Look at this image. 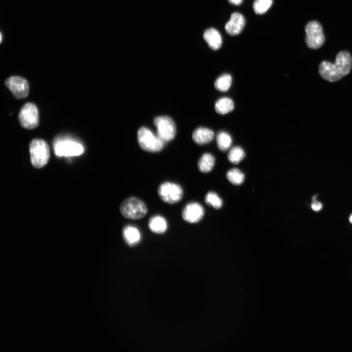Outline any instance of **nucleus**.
Returning <instances> with one entry per match:
<instances>
[{"mask_svg":"<svg viewBox=\"0 0 352 352\" xmlns=\"http://www.w3.org/2000/svg\"><path fill=\"white\" fill-rule=\"evenodd\" d=\"M352 67V58L349 52H339L334 64L327 61L322 62L319 66L320 76L329 82H336L348 75Z\"/></svg>","mask_w":352,"mask_h":352,"instance_id":"nucleus-1","label":"nucleus"},{"mask_svg":"<svg viewBox=\"0 0 352 352\" xmlns=\"http://www.w3.org/2000/svg\"><path fill=\"white\" fill-rule=\"evenodd\" d=\"M120 211L125 218L138 220L145 217L148 213L146 204L140 199L132 197L125 199L120 206Z\"/></svg>","mask_w":352,"mask_h":352,"instance_id":"nucleus-2","label":"nucleus"},{"mask_svg":"<svg viewBox=\"0 0 352 352\" xmlns=\"http://www.w3.org/2000/svg\"><path fill=\"white\" fill-rule=\"evenodd\" d=\"M137 139L140 147L149 152L161 151L165 144L158 134H155L150 129L145 127L138 130Z\"/></svg>","mask_w":352,"mask_h":352,"instance_id":"nucleus-3","label":"nucleus"},{"mask_svg":"<svg viewBox=\"0 0 352 352\" xmlns=\"http://www.w3.org/2000/svg\"><path fill=\"white\" fill-rule=\"evenodd\" d=\"M30 152L31 163L35 168L44 167L49 161L50 148L48 144L43 139L33 140L30 145Z\"/></svg>","mask_w":352,"mask_h":352,"instance_id":"nucleus-4","label":"nucleus"},{"mask_svg":"<svg viewBox=\"0 0 352 352\" xmlns=\"http://www.w3.org/2000/svg\"><path fill=\"white\" fill-rule=\"evenodd\" d=\"M158 194L164 202L173 204L178 203L182 200L184 190L182 186L177 183L166 182L160 185Z\"/></svg>","mask_w":352,"mask_h":352,"instance_id":"nucleus-5","label":"nucleus"},{"mask_svg":"<svg viewBox=\"0 0 352 352\" xmlns=\"http://www.w3.org/2000/svg\"><path fill=\"white\" fill-rule=\"evenodd\" d=\"M306 43L309 48L317 49L324 43L325 37L321 25L317 21H311L305 28Z\"/></svg>","mask_w":352,"mask_h":352,"instance_id":"nucleus-6","label":"nucleus"},{"mask_svg":"<svg viewBox=\"0 0 352 352\" xmlns=\"http://www.w3.org/2000/svg\"><path fill=\"white\" fill-rule=\"evenodd\" d=\"M154 123L157 129V134L165 143L175 137L176 127L174 122L170 117H157L154 119Z\"/></svg>","mask_w":352,"mask_h":352,"instance_id":"nucleus-7","label":"nucleus"},{"mask_svg":"<svg viewBox=\"0 0 352 352\" xmlns=\"http://www.w3.org/2000/svg\"><path fill=\"white\" fill-rule=\"evenodd\" d=\"M19 119L22 126L27 129H34L39 124V113L36 105L32 103L25 104L21 109Z\"/></svg>","mask_w":352,"mask_h":352,"instance_id":"nucleus-8","label":"nucleus"},{"mask_svg":"<svg viewBox=\"0 0 352 352\" xmlns=\"http://www.w3.org/2000/svg\"><path fill=\"white\" fill-rule=\"evenodd\" d=\"M6 87L13 95L18 99H22L28 97L29 86L25 79L20 77H12L5 82Z\"/></svg>","mask_w":352,"mask_h":352,"instance_id":"nucleus-9","label":"nucleus"},{"mask_svg":"<svg viewBox=\"0 0 352 352\" xmlns=\"http://www.w3.org/2000/svg\"><path fill=\"white\" fill-rule=\"evenodd\" d=\"M204 214V209L199 203L191 202L187 204L182 211L183 220L190 224L197 223L203 218Z\"/></svg>","mask_w":352,"mask_h":352,"instance_id":"nucleus-10","label":"nucleus"},{"mask_svg":"<svg viewBox=\"0 0 352 352\" xmlns=\"http://www.w3.org/2000/svg\"><path fill=\"white\" fill-rule=\"evenodd\" d=\"M54 150L57 156L66 157L79 156L84 151V149L81 145L68 140L57 143Z\"/></svg>","mask_w":352,"mask_h":352,"instance_id":"nucleus-11","label":"nucleus"},{"mask_svg":"<svg viewBox=\"0 0 352 352\" xmlns=\"http://www.w3.org/2000/svg\"><path fill=\"white\" fill-rule=\"evenodd\" d=\"M245 24V19L241 14L234 13L225 26L226 32L232 36L238 35L243 31Z\"/></svg>","mask_w":352,"mask_h":352,"instance_id":"nucleus-12","label":"nucleus"},{"mask_svg":"<svg viewBox=\"0 0 352 352\" xmlns=\"http://www.w3.org/2000/svg\"><path fill=\"white\" fill-rule=\"evenodd\" d=\"M192 137L196 144L203 145L210 143L214 139L215 133L213 130L208 128L199 127L194 131Z\"/></svg>","mask_w":352,"mask_h":352,"instance_id":"nucleus-13","label":"nucleus"},{"mask_svg":"<svg viewBox=\"0 0 352 352\" xmlns=\"http://www.w3.org/2000/svg\"><path fill=\"white\" fill-rule=\"evenodd\" d=\"M122 235L126 243L130 246L136 245L142 238L139 229L133 225L126 226L123 229Z\"/></svg>","mask_w":352,"mask_h":352,"instance_id":"nucleus-14","label":"nucleus"},{"mask_svg":"<svg viewBox=\"0 0 352 352\" xmlns=\"http://www.w3.org/2000/svg\"><path fill=\"white\" fill-rule=\"evenodd\" d=\"M203 38L209 47L212 50H219L222 44V38L220 33L214 28L205 31Z\"/></svg>","mask_w":352,"mask_h":352,"instance_id":"nucleus-15","label":"nucleus"},{"mask_svg":"<svg viewBox=\"0 0 352 352\" xmlns=\"http://www.w3.org/2000/svg\"><path fill=\"white\" fill-rule=\"evenodd\" d=\"M150 231L156 234H163L168 229V224L165 218L161 216H155L152 217L149 222Z\"/></svg>","mask_w":352,"mask_h":352,"instance_id":"nucleus-16","label":"nucleus"},{"mask_svg":"<svg viewBox=\"0 0 352 352\" xmlns=\"http://www.w3.org/2000/svg\"><path fill=\"white\" fill-rule=\"evenodd\" d=\"M215 161V158L212 154L210 153L203 154L198 164L199 170L202 173L210 172L214 168Z\"/></svg>","mask_w":352,"mask_h":352,"instance_id":"nucleus-17","label":"nucleus"},{"mask_svg":"<svg viewBox=\"0 0 352 352\" xmlns=\"http://www.w3.org/2000/svg\"><path fill=\"white\" fill-rule=\"evenodd\" d=\"M235 108L233 101L229 98L219 99L216 103V111L220 114L225 115L232 112Z\"/></svg>","mask_w":352,"mask_h":352,"instance_id":"nucleus-18","label":"nucleus"},{"mask_svg":"<svg viewBox=\"0 0 352 352\" xmlns=\"http://www.w3.org/2000/svg\"><path fill=\"white\" fill-rule=\"evenodd\" d=\"M233 140L230 134L224 131L220 132L217 136V143L219 149L222 151L228 150L232 145Z\"/></svg>","mask_w":352,"mask_h":352,"instance_id":"nucleus-19","label":"nucleus"},{"mask_svg":"<svg viewBox=\"0 0 352 352\" xmlns=\"http://www.w3.org/2000/svg\"><path fill=\"white\" fill-rule=\"evenodd\" d=\"M232 78L229 74H224L219 77L216 81L215 88L218 91L226 92L231 87Z\"/></svg>","mask_w":352,"mask_h":352,"instance_id":"nucleus-20","label":"nucleus"},{"mask_svg":"<svg viewBox=\"0 0 352 352\" xmlns=\"http://www.w3.org/2000/svg\"><path fill=\"white\" fill-rule=\"evenodd\" d=\"M227 177L232 184L236 185L242 184L245 180L244 174L237 168L230 170L227 174Z\"/></svg>","mask_w":352,"mask_h":352,"instance_id":"nucleus-21","label":"nucleus"},{"mask_svg":"<svg viewBox=\"0 0 352 352\" xmlns=\"http://www.w3.org/2000/svg\"><path fill=\"white\" fill-rule=\"evenodd\" d=\"M245 157L244 150L240 147H235L232 148L228 154L229 161L234 164H238L241 162Z\"/></svg>","mask_w":352,"mask_h":352,"instance_id":"nucleus-22","label":"nucleus"},{"mask_svg":"<svg viewBox=\"0 0 352 352\" xmlns=\"http://www.w3.org/2000/svg\"><path fill=\"white\" fill-rule=\"evenodd\" d=\"M272 4V0H256L253 5V10L257 15H263L268 11Z\"/></svg>","mask_w":352,"mask_h":352,"instance_id":"nucleus-23","label":"nucleus"},{"mask_svg":"<svg viewBox=\"0 0 352 352\" xmlns=\"http://www.w3.org/2000/svg\"><path fill=\"white\" fill-rule=\"evenodd\" d=\"M205 202L216 209H219L223 205V201L218 195L215 192H210L207 194L205 197Z\"/></svg>","mask_w":352,"mask_h":352,"instance_id":"nucleus-24","label":"nucleus"},{"mask_svg":"<svg viewBox=\"0 0 352 352\" xmlns=\"http://www.w3.org/2000/svg\"><path fill=\"white\" fill-rule=\"evenodd\" d=\"M316 195L313 197V202L311 204V207L315 211H319L322 208V204L321 203L316 201Z\"/></svg>","mask_w":352,"mask_h":352,"instance_id":"nucleus-25","label":"nucleus"},{"mask_svg":"<svg viewBox=\"0 0 352 352\" xmlns=\"http://www.w3.org/2000/svg\"><path fill=\"white\" fill-rule=\"evenodd\" d=\"M243 0H229V1L231 3L235 5H241L243 2Z\"/></svg>","mask_w":352,"mask_h":352,"instance_id":"nucleus-26","label":"nucleus"},{"mask_svg":"<svg viewBox=\"0 0 352 352\" xmlns=\"http://www.w3.org/2000/svg\"><path fill=\"white\" fill-rule=\"evenodd\" d=\"M349 221L351 224H352V215L351 216V217L349 218Z\"/></svg>","mask_w":352,"mask_h":352,"instance_id":"nucleus-27","label":"nucleus"}]
</instances>
